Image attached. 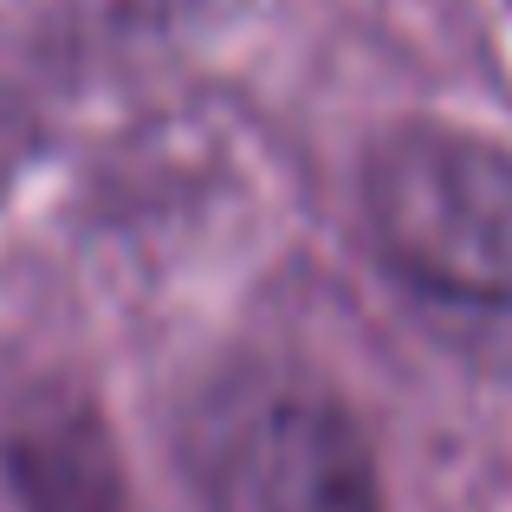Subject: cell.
Wrapping results in <instances>:
<instances>
[{"label": "cell", "mask_w": 512, "mask_h": 512, "mask_svg": "<svg viewBox=\"0 0 512 512\" xmlns=\"http://www.w3.org/2000/svg\"><path fill=\"white\" fill-rule=\"evenodd\" d=\"M363 214L415 292L512 312V150L461 124H396L363 163Z\"/></svg>", "instance_id": "cell-2"}, {"label": "cell", "mask_w": 512, "mask_h": 512, "mask_svg": "<svg viewBox=\"0 0 512 512\" xmlns=\"http://www.w3.org/2000/svg\"><path fill=\"white\" fill-rule=\"evenodd\" d=\"M175 461L195 512H383L350 409L273 363L214 376L182 409Z\"/></svg>", "instance_id": "cell-1"}]
</instances>
